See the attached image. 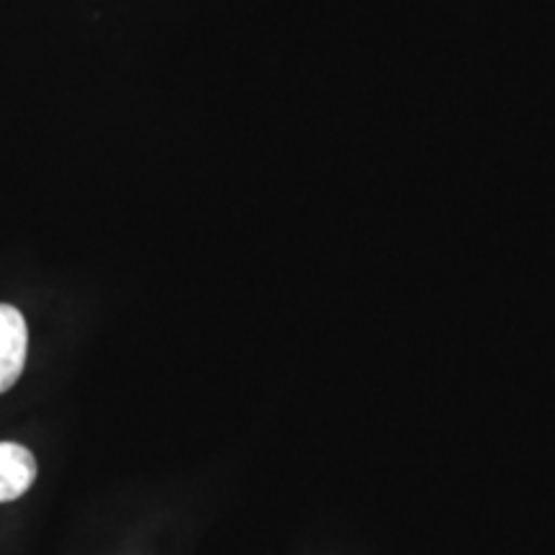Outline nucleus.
<instances>
[{"mask_svg": "<svg viewBox=\"0 0 555 555\" xmlns=\"http://www.w3.org/2000/svg\"><path fill=\"white\" fill-rule=\"evenodd\" d=\"M37 461L18 442H0V502H13L31 489Z\"/></svg>", "mask_w": 555, "mask_h": 555, "instance_id": "f03ea898", "label": "nucleus"}, {"mask_svg": "<svg viewBox=\"0 0 555 555\" xmlns=\"http://www.w3.org/2000/svg\"><path fill=\"white\" fill-rule=\"evenodd\" d=\"M29 330L16 307L0 304V393L16 384L26 363Z\"/></svg>", "mask_w": 555, "mask_h": 555, "instance_id": "f257e3e1", "label": "nucleus"}]
</instances>
